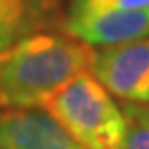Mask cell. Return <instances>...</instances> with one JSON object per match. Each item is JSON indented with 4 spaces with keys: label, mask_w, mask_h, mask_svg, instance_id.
Returning a JSON list of instances; mask_svg holds the SVG:
<instances>
[{
    "label": "cell",
    "mask_w": 149,
    "mask_h": 149,
    "mask_svg": "<svg viewBox=\"0 0 149 149\" xmlns=\"http://www.w3.org/2000/svg\"><path fill=\"white\" fill-rule=\"evenodd\" d=\"M92 74L124 102L149 104V36L95 52Z\"/></svg>",
    "instance_id": "3957f363"
},
{
    "label": "cell",
    "mask_w": 149,
    "mask_h": 149,
    "mask_svg": "<svg viewBox=\"0 0 149 149\" xmlns=\"http://www.w3.org/2000/svg\"><path fill=\"white\" fill-rule=\"evenodd\" d=\"M63 33L90 47H110L149 36V7L119 11H81L67 13Z\"/></svg>",
    "instance_id": "277c9868"
},
{
    "label": "cell",
    "mask_w": 149,
    "mask_h": 149,
    "mask_svg": "<svg viewBox=\"0 0 149 149\" xmlns=\"http://www.w3.org/2000/svg\"><path fill=\"white\" fill-rule=\"evenodd\" d=\"M149 0H72L68 13L81 11H104V9H119V11H133V9H147Z\"/></svg>",
    "instance_id": "ba28073f"
},
{
    "label": "cell",
    "mask_w": 149,
    "mask_h": 149,
    "mask_svg": "<svg viewBox=\"0 0 149 149\" xmlns=\"http://www.w3.org/2000/svg\"><path fill=\"white\" fill-rule=\"evenodd\" d=\"M41 108L83 149H111L120 147L124 142V113L90 70L61 84L43 101Z\"/></svg>",
    "instance_id": "7a4b0ae2"
},
{
    "label": "cell",
    "mask_w": 149,
    "mask_h": 149,
    "mask_svg": "<svg viewBox=\"0 0 149 149\" xmlns=\"http://www.w3.org/2000/svg\"><path fill=\"white\" fill-rule=\"evenodd\" d=\"M95 50L67 33L29 34L0 52V110L41 106L74 76L90 70Z\"/></svg>",
    "instance_id": "6da1fadb"
},
{
    "label": "cell",
    "mask_w": 149,
    "mask_h": 149,
    "mask_svg": "<svg viewBox=\"0 0 149 149\" xmlns=\"http://www.w3.org/2000/svg\"><path fill=\"white\" fill-rule=\"evenodd\" d=\"M0 149H83L41 106L0 110Z\"/></svg>",
    "instance_id": "5b68a950"
},
{
    "label": "cell",
    "mask_w": 149,
    "mask_h": 149,
    "mask_svg": "<svg viewBox=\"0 0 149 149\" xmlns=\"http://www.w3.org/2000/svg\"><path fill=\"white\" fill-rule=\"evenodd\" d=\"M126 135L122 149H149V104L124 102Z\"/></svg>",
    "instance_id": "52a82bcc"
},
{
    "label": "cell",
    "mask_w": 149,
    "mask_h": 149,
    "mask_svg": "<svg viewBox=\"0 0 149 149\" xmlns=\"http://www.w3.org/2000/svg\"><path fill=\"white\" fill-rule=\"evenodd\" d=\"M58 22V0H0V52Z\"/></svg>",
    "instance_id": "8992f818"
}]
</instances>
